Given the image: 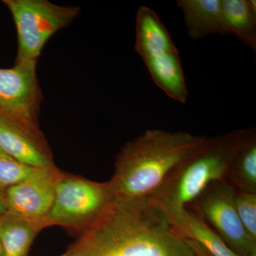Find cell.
<instances>
[{
    "label": "cell",
    "instance_id": "obj_22",
    "mask_svg": "<svg viewBox=\"0 0 256 256\" xmlns=\"http://www.w3.org/2000/svg\"><path fill=\"white\" fill-rule=\"evenodd\" d=\"M0 256H3L2 246L1 237H0Z\"/></svg>",
    "mask_w": 256,
    "mask_h": 256
},
{
    "label": "cell",
    "instance_id": "obj_13",
    "mask_svg": "<svg viewBox=\"0 0 256 256\" xmlns=\"http://www.w3.org/2000/svg\"><path fill=\"white\" fill-rule=\"evenodd\" d=\"M154 84L170 98L186 104L188 90L178 50L143 60Z\"/></svg>",
    "mask_w": 256,
    "mask_h": 256
},
{
    "label": "cell",
    "instance_id": "obj_9",
    "mask_svg": "<svg viewBox=\"0 0 256 256\" xmlns=\"http://www.w3.org/2000/svg\"><path fill=\"white\" fill-rule=\"evenodd\" d=\"M0 150L31 168H56L50 146L42 131L31 130L2 116Z\"/></svg>",
    "mask_w": 256,
    "mask_h": 256
},
{
    "label": "cell",
    "instance_id": "obj_4",
    "mask_svg": "<svg viewBox=\"0 0 256 256\" xmlns=\"http://www.w3.org/2000/svg\"><path fill=\"white\" fill-rule=\"evenodd\" d=\"M18 34L16 65L36 66L48 40L73 22L80 13L76 6H60L48 0H3Z\"/></svg>",
    "mask_w": 256,
    "mask_h": 256
},
{
    "label": "cell",
    "instance_id": "obj_15",
    "mask_svg": "<svg viewBox=\"0 0 256 256\" xmlns=\"http://www.w3.org/2000/svg\"><path fill=\"white\" fill-rule=\"evenodd\" d=\"M222 11L226 34H233L256 53V0H222Z\"/></svg>",
    "mask_w": 256,
    "mask_h": 256
},
{
    "label": "cell",
    "instance_id": "obj_14",
    "mask_svg": "<svg viewBox=\"0 0 256 256\" xmlns=\"http://www.w3.org/2000/svg\"><path fill=\"white\" fill-rule=\"evenodd\" d=\"M238 192L256 194V133L255 128L244 130L226 178Z\"/></svg>",
    "mask_w": 256,
    "mask_h": 256
},
{
    "label": "cell",
    "instance_id": "obj_2",
    "mask_svg": "<svg viewBox=\"0 0 256 256\" xmlns=\"http://www.w3.org/2000/svg\"><path fill=\"white\" fill-rule=\"evenodd\" d=\"M186 132L148 130L116 158L111 190L116 200L152 197L176 168L208 140Z\"/></svg>",
    "mask_w": 256,
    "mask_h": 256
},
{
    "label": "cell",
    "instance_id": "obj_11",
    "mask_svg": "<svg viewBox=\"0 0 256 256\" xmlns=\"http://www.w3.org/2000/svg\"><path fill=\"white\" fill-rule=\"evenodd\" d=\"M134 48L142 60L178 50L158 14L146 6L138 10Z\"/></svg>",
    "mask_w": 256,
    "mask_h": 256
},
{
    "label": "cell",
    "instance_id": "obj_16",
    "mask_svg": "<svg viewBox=\"0 0 256 256\" xmlns=\"http://www.w3.org/2000/svg\"><path fill=\"white\" fill-rule=\"evenodd\" d=\"M41 224L6 213L0 218V237L3 256H26Z\"/></svg>",
    "mask_w": 256,
    "mask_h": 256
},
{
    "label": "cell",
    "instance_id": "obj_6",
    "mask_svg": "<svg viewBox=\"0 0 256 256\" xmlns=\"http://www.w3.org/2000/svg\"><path fill=\"white\" fill-rule=\"evenodd\" d=\"M236 194V191L226 180L215 182L192 204L194 208L192 210L237 255L256 256V240L247 234L240 222Z\"/></svg>",
    "mask_w": 256,
    "mask_h": 256
},
{
    "label": "cell",
    "instance_id": "obj_20",
    "mask_svg": "<svg viewBox=\"0 0 256 256\" xmlns=\"http://www.w3.org/2000/svg\"><path fill=\"white\" fill-rule=\"evenodd\" d=\"M8 213V208H6V203H5L4 196L3 194L0 193V218Z\"/></svg>",
    "mask_w": 256,
    "mask_h": 256
},
{
    "label": "cell",
    "instance_id": "obj_21",
    "mask_svg": "<svg viewBox=\"0 0 256 256\" xmlns=\"http://www.w3.org/2000/svg\"><path fill=\"white\" fill-rule=\"evenodd\" d=\"M74 252L73 248H70V249H69L68 250H67L66 252H64V254H62V255H60V256H74Z\"/></svg>",
    "mask_w": 256,
    "mask_h": 256
},
{
    "label": "cell",
    "instance_id": "obj_12",
    "mask_svg": "<svg viewBox=\"0 0 256 256\" xmlns=\"http://www.w3.org/2000/svg\"><path fill=\"white\" fill-rule=\"evenodd\" d=\"M188 36L200 40L213 34H226L223 22L222 0H178Z\"/></svg>",
    "mask_w": 256,
    "mask_h": 256
},
{
    "label": "cell",
    "instance_id": "obj_5",
    "mask_svg": "<svg viewBox=\"0 0 256 256\" xmlns=\"http://www.w3.org/2000/svg\"><path fill=\"white\" fill-rule=\"evenodd\" d=\"M114 200L108 182H96L60 172L47 226H60L82 233L100 220Z\"/></svg>",
    "mask_w": 256,
    "mask_h": 256
},
{
    "label": "cell",
    "instance_id": "obj_3",
    "mask_svg": "<svg viewBox=\"0 0 256 256\" xmlns=\"http://www.w3.org/2000/svg\"><path fill=\"white\" fill-rule=\"evenodd\" d=\"M239 130L210 139L170 174L152 198L163 206H190L210 184L224 181L244 136Z\"/></svg>",
    "mask_w": 256,
    "mask_h": 256
},
{
    "label": "cell",
    "instance_id": "obj_17",
    "mask_svg": "<svg viewBox=\"0 0 256 256\" xmlns=\"http://www.w3.org/2000/svg\"><path fill=\"white\" fill-rule=\"evenodd\" d=\"M35 169L38 168L24 164L0 150V193L22 182Z\"/></svg>",
    "mask_w": 256,
    "mask_h": 256
},
{
    "label": "cell",
    "instance_id": "obj_7",
    "mask_svg": "<svg viewBox=\"0 0 256 256\" xmlns=\"http://www.w3.org/2000/svg\"><path fill=\"white\" fill-rule=\"evenodd\" d=\"M42 101L36 66L14 64L12 68H0V116L40 132Z\"/></svg>",
    "mask_w": 256,
    "mask_h": 256
},
{
    "label": "cell",
    "instance_id": "obj_18",
    "mask_svg": "<svg viewBox=\"0 0 256 256\" xmlns=\"http://www.w3.org/2000/svg\"><path fill=\"white\" fill-rule=\"evenodd\" d=\"M235 204L246 232L256 240V194L236 192Z\"/></svg>",
    "mask_w": 256,
    "mask_h": 256
},
{
    "label": "cell",
    "instance_id": "obj_8",
    "mask_svg": "<svg viewBox=\"0 0 256 256\" xmlns=\"http://www.w3.org/2000/svg\"><path fill=\"white\" fill-rule=\"evenodd\" d=\"M58 168L35 169L28 178L3 193L8 213L24 220L47 226L53 206Z\"/></svg>",
    "mask_w": 256,
    "mask_h": 256
},
{
    "label": "cell",
    "instance_id": "obj_1",
    "mask_svg": "<svg viewBox=\"0 0 256 256\" xmlns=\"http://www.w3.org/2000/svg\"><path fill=\"white\" fill-rule=\"evenodd\" d=\"M72 248L74 256H195L152 197L114 200Z\"/></svg>",
    "mask_w": 256,
    "mask_h": 256
},
{
    "label": "cell",
    "instance_id": "obj_10",
    "mask_svg": "<svg viewBox=\"0 0 256 256\" xmlns=\"http://www.w3.org/2000/svg\"><path fill=\"white\" fill-rule=\"evenodd\" d=\"M160 206L185 238L197 242L210 256H239L224 242L203 218L188 207L172 208Z\"/></svg>",
    "mask_w": 256,
    "mask_h": 256
},
{
    "label": "cell",
    "instance_id": "obj_19",
    "mask_svg": "<svg viewBox=\"0 0 256 256\" xmlns=\"http://www.w3.org/2000/svg\"><path fill=\"white\" fill-rule=\"evenodd\" d=\"M188 240L192 248H193L195 256H212L205 249H204L201 246L198 245L197 242L191 240Z\"/></svg>",
    "mask_w": 256,
    "mask_h": 256
}]
</instances>
